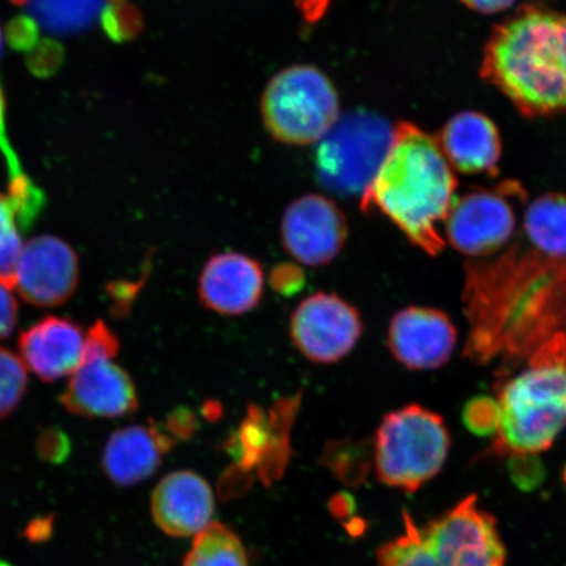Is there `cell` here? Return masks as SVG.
Returning <instances> with one entry per match:
<instances>
[{
  "label": "cell",
  "instance_id": "23",
  "mask_svg": "<svg viewBox=\"0 0 566 566\" xmlns=\"http://www.w3.org/2000/svg\"><path fill=\"white\" fill-rule=\"evenodd\" d=\"M24 229L11 198L0 193V283L6 287H17V273L21 252H23Z\"/></svg>",
  "mask_w": 566,
  "mask_h": 566
},
{
  "label": "cell",
  "instance_id": "10",
  "mask_svg": "<svg viewBox=\"0 0 566 566\" xmlns=\"http://www.w3.org/2000/svg\"><path fill=\"white\" fill-rule=\"evenodd\" d=\"M523 198V189L513 181L455 198L444 221L446 239L471 260L495 256L518 235V203Z\"/></svg>",
  "mask_w": 566,
  "mask_h": 566
},
{
  "label": "cell",
  "instance_id": "29",
  "mask_svg": "<svg viewBox=\"0 0 566 566\" xmlns=\"http://www.w3.org/2000/svg\"><path fill=\"white\" fill-rule=\"evenodd\" d=\"M39 451L42 458L61 462L70 451L69 438L60 429H46L39 438Z\"/></svg>",
  "mask_w": 566,
  "mask_h": 566
},
{
  "label": "cell",
  "instance_id": "5",
  "mask_svg": "<svg viewBox=\"0 0 566 566\" xmlns=\"http://www.w3.org/2000/svg\"><path fill=\"white\" fill-rule=\"evenodd\" d=\"M406 533L378 552V566H505L493 516L470 495L451 512L419 527L405 514Z\"/></svg>",
  "mask_w": 566,
  "mask_h": 566
},
{
  "label": "cell",
  "instance_id": "4",
  "mask_svg": "<svg viewBox=\"0 0 566 566\" xmlns=\"http://www.w3.org/2000/svg\"><path fill=\"white\" fill-rule=\"evenodd\" d=\"M499 455L535 457L566 428V334L531 354L525 367L497 388Z\"/></svg>",
  "mask_w": 566,
  "mask_h": 566
},
{
  "label": "cell",
  "instance_id": "17",
  "mask_svg": "<svg viewBox=\"0 0 566 566\" xmlns=\"http://www.w3.org/2000/svg\"><path fill=\"white\" fill-rule=\"evenodd\" d=\"M21 360L42 380L55 381L80 369L86 353V335L66 317L48 316L21 332Z\"/></svg>",
  "mask_w": 566,
  "mask_h": 566
},
{
  "label": "cell",
  "instance_id": "3",
  "mask_svg": "<svg viewBox=\"0 0 566 566\" xmlns=\"http://www.w3.org/2000/svg\"><path fill=\"white\" fill-rule=\"evenodd\" d=\"M480 75L523 117L566 115V15L522 6L493 28Z\"/></svg>",
  "mask_w": 566,
  "mask_h": 566
},
{
  "label": "cell",
  "instance_id": "30",
  "mask_svg": "<svg viewBox=\"0 0 566 566\" xmlns=\"http://www.w3.org/2000/svg\"><path fill=\"white\" fill-rule=\"evenodd\" d=\"M18 325V302L9 287L0 283V342L9 338Z\"/></svg>",
  "mask_w": 566,
  "mask_h": 566
},
{
  "label": "cell",
  "instance_id": "11",
  "mask_svg": "<svg viewBox=\"0 0 566 566\" xmlns=\"http://www.w3.org/2000/svg\"><path fill=\"white\" fill-rule=\"evenodd\" d=\"M363 318L350 303L329 293L307 296L295 308L290 336L311 363L331 365L348 354L363 336Z\"/></svg>",
  "mask_w": 566,
  "mask_h": 566
},
{
  "label": "cell",
  "instance_id": "34",
  "mask_svg": "<svg viewBox=\"0 0 566 566\" xmlns=\"http://www.w3.org/2000/svg\"><path fill=\"white\" fill-rule=\"evenodd\" d=\"M6 103L2 88H0V133L6 130L4 127Z\"/></svg>",
  "mask_w": 566,
  "mask_h": 566
},
{
  "label": "cell",
  "instance_id": "21",
  "mask_svg": "<svg viewBox=\"0 0 566 566\" xmlns=\"http://www.w3.org/2000/svg\"><path fill=\"white\" fill-rule=\"evenodd\" d=\"M39 34L67 38L102 23L118 0H11Z\"/></svg>",
  "mask_w": 566,
  "mask_h": 566
},
{
  "label": "cell",
  "instance_id": "8",
  "mask_svg": "<svg viewBox=\"0 0 566 566\" xmlns=\"http://www.w3.org/2000/svg\"><path fill=\"white\" fill-rule=\"evenodd\" d=\"M394 127L369 112L339 117L315 154L318 180L343 196L365 193L391 146Z\"/></svg>",
  "mask_w": 566,
  "mask_h": 566
},
{
  "label": "cell",
  "instance_id": "28",
  "mask_svg": "<svg viewBox=\"0 0 566 566\" xmlns=\"http://www.w3.org/2000/svg\"><path fill=\"white\" fill-rule=\"evenodd\" d=\"M198 422L192 410L188 408H176L168 415L167 421L163 423V428L167 433L177 441H188L195 434Z\"/></svg>",
  "mask_w": 566,
  "mask_h": 566
},
{
  "label": "cell",
  "instance_id": "7",
  "mask_svg": "<svg viewBox=\"0 0 566 566\" xmlns=\"http://www.w3.org/2000/svg\"><path fill=\"white\" fill-rule=\"evenodd\" d=\"M266 130L282 144H318L339 117L334 83L321 70L295 65L274 75L261 98Z\"/></svg>",
  "mask_w": 566,
  "mask_h": 566
},
{
  "label": "cell",
  "instance_id": "13",
  "mask_svg": "<svg viewBox=\"0 0 566 566\" xmlns=\"http://www.w3.org/2000/svg\"><path fill=\"white\" fill-rule=\"evenodd\" d=\"M80 283V260L66 242L52 235L28 242L18 265L17 290L35 307H56L74 295Z\"/></svg>",
  "mask_w": 566,
  "mask_h": 566
},
{
  "label": "cell",
  "instance_id": "9",
  "mask_svg": "<svg viewBox=\"0 0 566 566\" xmlns=\"http://www.w3.org/2000/svg\"><path fill=\"white\" fill-rule=\"evenodd\" d=\"M119 342L104 322L98 321L86 335L83 363L69 381L61 402L70 413L88 419H116L138 410L136 385L115 363Z\"/></svg>",
  "mask_w": 566,
  "mask_h": 566
},
{
  "label": "cell",
  "instance_id": "20",
  "mask_svg": "<svg viewBox=\"0 0 566 566\" xmlns=\"http://www.w3.org/2000/svg\"><path fill=\"white\" fill-rule=\"evenodd\" d=\"M263 410L252 408L229 440L230 454L244 470L258 467L261 478L274 479L285 467L289 430H273Z\"/></svg>",
  "mask_w": 566,
  "mask_h": 566
},
{
  "label": "cell",
  "instance_id": "25",
  "mask_svg": "<svg viewBox=\"0 0 566 566\" xmlns=\"http://www.w3.org/2000/svg\"><path fill=\"white\" fill-rule=\"evenodd\" d=\"M25 367L15 353L0 348V419L10 416L24 398L28 387Z\"/></svg>",
  "mask_w": 566,
  "mask_h": 566
},
{
  "label": "cell",
  "instance_id": "2",
  "mask_svg": "<svg viewBox=\"0 0 566 566\" xmlns=\"http://www.w3.org/2000/svg\"><path fill=\"white\" fill-rule=\"evenodd\" d=\"M457 188L454 168L437 139L412 123H399L384 163L360 196V209L380 211L410 243L437 256L446 244L438 226L448 218Z\"/></svg>",
  "mask_w": 566,
  "mask_h": 566
},
{
  "label": "cell",
  "instance_id": "15",
  "mask_svg": "<svg viewBox=\"0 0 566 566\" xmlns=\"http://www.w3.org/2000/svg\"><path fill=\"white\" fill-rule=\"evenodd\" d=\"M264 283L259 261L237 252L218 253L202 269L198 295L212 313L244 315L259 306Z\"/></svg>",
  "mask_w": 566,
  "mask_h": 566
},
{
  "label": "cell",
  "instance_id": "19",
  "mask_svg": "<svg viewBox=\"0 0 566 566\" xmlns=\"http://www.w3.org/2000/svg\"><path fill=\"white\" fill-rule=\"evenodd\" d=\"M438 145L457 171L465 175L499 171L502 139L497 125L484 113L460 112L442 127Z\"/></svg>",
  "mask_w": 566,
  "mask_h": 566
},
{
  "label": "cell",
  "instance_id": "14",
  "mask_svg": "<svg viewBox=\"0 0 566 566\" xmlns=\"http://www.w3.org/2000/svg\"><path fill=\"white\" fill-rule=\"evenodd\" d=\"M387 343L392 356L408 369L436 370L449 363L458 332L443 311L410 306L391 318Z\"/></svg>",
  "mask_w": 566,
  "mask_h": 566
},
{
  "label": "cell",
  "instance_id": "35",
  "mask_svg": "<svg viewBox=\"0 0 566 566\" xmlns=\"http://www.w3.org/2000/svg\"><path fill=\"white\" fill-rule=\"evenodd\" d=\"M0 52H2V31H0Z\"/></svg>",
  "mask_w": 566,
  "mask_h": 566
},
{
  "label": "cell",
  "instance_id": "32",
  "mask_svg": "<svg viewBox=\"0 0 566 566\" xmlns=\"http://www.w3.org/2000/svg\"><path fill=\"white\" fill-rule=\"evenodd\" d=\"M332 0H295L296 9L307 24H315L328 11Z\"/></svg>",
  "mask_w": 566,
  "mask_h": 566
},
{
  "label": "cell",
  "instance_id": "16",
  "mask_svg": "<svg viewBox=\"0 0 566 566\" xmlns=\"http://www.w3.org/2000/svg\"><path fill=\"white\" fill-rule=\"evenodd\" d=\"M151 513L169 536L189 537L212 523L214 495L207 480L192 471H175L160 480L151 497Z\"/></svg>",
  "mask_w": 566,
  "mask_h": 566
},
{
  "label": "cell",
  "instance_id": "27",
  "mask_svg": "<svg viewBox=\"0 0 566 566\" xmlns=\"http://www.w3.org/2000/svg\"><path fill=\"white\" fill-rule=\"evenodd\" d=\"M271 285L279 294L293 296L306 285V275L298 265L282 263L273 269Z\"/></svg>",
  "mask_w": 566,
  "mask_h": 566
},
{
  "label": "cell",
  "instance_id": "24",
  "mask_svg": "<svg viewBox=\"0 0 566 566\" xmlns=\"http://www.w3.org/2000/svg\"><path fill=\"white\" fill-rule=\"evenodd\" d=\"M323 460L338 479L346 483H360L369 464L374 463L373 443L350 440L331 442L324 450Z\"/></svg>",
  "mask_w": 566,
  "mask_h": 566
},
{
  "label": "cell",
  "instance_id": "26",
  "mask_svg": "<svg viewBox=\"0 0 566 566\" xmlns=\"http://www.w3.org/2000/svg\"><path fill=\"white\" fill-rule=\"evenodd\" d=\"M465 427L479 436L495 434L497 430V402L491 398H476L465 406Z\"/></svg>",
  "mask_w": 566,
  "mask_h": 566
},
{
  "label": "cell",
  "instance_id": "31",
  "mask_svg": "<svg viewBox=\"0 0 566 566\" xmlns=\"http://www.w3.org/2000/svg\"><path fill=\"white\" fill-rule=\"evenodd\" d=\"M139 286L140 283L137 282H115L108 286V294L113 303V314L117 316L125 315L130 310Z\"/></svg>",
  "mask_w": 566,
  "mask_h": 566
},
{
  "label": "cell",
  "instance_id": "1",
  "mask_svg": "<svg viewBox=\"0 0 566 566\" xmlns=\"http://www.w3.org/2000/svg\"><path fill=\"white\" fill-rule=\"evenodd\" d=\"M470 324L464 356L480 365L526 363L549 338L566 334V195L536 197L518 235L495 256L465 266Z\"/></svg>",
  "mask_w": 566,
  "mask_h": 566
},
{
  "label": "cell",
  "instance_id": "12",
  "mask_svg": "<svg viewBox=\"0 0 566 566\" xmlns=\"http://www.w3.org/2000/svg\"><path fill=\"white\" fill-rule=\"evenodd\" d=\"M281 237L295 261L323 266L343 251L348 223L334 201L321 195H307L290 203L282 218Z\"/></svg>",
  "mask_w": 566,
  "mask_h": 566
},
{
  "label": "cell",
  "instance_id": "18",
  "mask_svg": "<svg viewBox=\"0 0 566 566\" xmlns=\"http://www.w3.org/2000/svg\"><path fill=\"white\" fill-rule=\"evenodd\" d=\"M176 441L163 423L132 424L113 433L105 446L103 467L113 483L132 486L150 479L161 464L163 457Z\"/></svg>",
  "mask_w": 566,
  "mask_h": 566
},
{
  "label": "cell",
  "instance_id": "33",
  "mask_svg": "<svg viewBox=\"0 0 566 566\" xmlns=\"http://www.w3.org/2000/svg\"><path fill=\"white\" fill-rule=\"evenodd\" d=\"M467 9L483 13V15H495L504 12L515 3V0H460Z\"/></svg>",
  "mask_w": 566,
  "mask_h": 566
},
{
  "label": "cell",
  "instance_id": "6",
  "mask_svg": "<svg viewBox=\"0 0 566 566\" xmlns=\"http://www.w3.org/2000/svg\"><path fill=\"white\" fill-rule=\"evenodd\" d=\"M451 438L442 417L419 405L389 412L373 441L377 476L386 485L416 492L448 459Z\"/></svg>",
  "mask_w": 566,
  "mask_h": 566
},
{
  "label": "cell",
  "instance_id": "22",
  "mask_svg": "<svg viewBox=\"0 0 566 566\" xmlns=\"http://www.w3.org/2000/svg\"><path fill=\"white\" fill-rule=\"evenodd\" d=\"M182 566H250L239 537L223 526L212 522L196 535L192 549Z\"/></svg>",
  "mask_w": 566,
  "mask_h": 566
}]
</instances>
